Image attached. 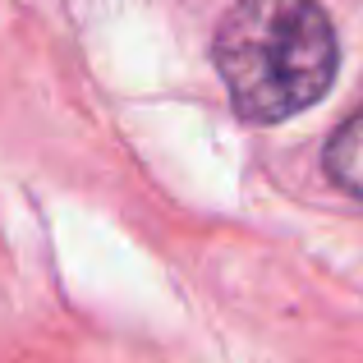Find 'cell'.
Instances as JSON below:
<instances>
[{
  "label": "cell",
  "mask_w": 363,
  "mask_h": 363,
  "mask_svg": "<svg viewBox=\"0 0 363 363\" xmlns=\"http://www.w3.org/2000/svg\"><path fill=\"white\" fill-rule=\"evenodd\" d=\"M212 60L248 124H276L327 97L340 42L318 0H235Z\"/></svg>",
  "instance_id": "1"
},
{
  "label": "cell",
  "mask_w": 363,
  "mask_h": 363,
  "mask_svg": "<svg viewBox=\"0 0 363 363\" xmlns=\"http://www.w3.org/2000/svg\"><path fill=\"white\" fill-rule=\"evenodd\" d=\"M327 175L336 179L345 194L363 198V101L350 120H340V129L327 143Z\"/></svg>",
  "instance_id": "2"
}]
</instances>
